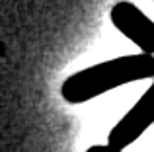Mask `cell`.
Masks as SVG:
<instances>
[{
  "mask_svg": "<svg viewBox=\"0 0 154 152\" xmlns=\"http://www.w3.org/2000/svg\"><path fill=\"white\" fill-rule=\"evenodd\" d=\"M109 20L119 33L133 41L140 53L154 55V22L133 2H117L109 12Z\"/></svg>",
  "mask_w": 154,
  "mask_h": 152,
  "instance_id": "cell-3",
  "label": "cell"
},
{
  "mask_svg": "<svg viewBox=\"0 0 154 152\" xmlns=\"http://www.w3.org/2000/svg\"><path fill=\"white\" fill-rule=\"evenodd\" d=\"M86 152H121V150H115V148H111V146H107V144H92Z\"/></svg>",
  "mask_w": 154,
  "mask_h": 152,
  "instance_id": "cell-4",
  "label": "cell"
},
{
  "mask_svg": "<svg viewBox=\"0 0 154 152\" xmlns=\"http://www.w3.org/2000/svg\"><path fill=\"white\" fill-rule=\"evenodd\" d=\"M154 123V80L146 88L143 96L137 99V103L113 125L107 135V146L115 150H125L131 146L140 135Z\"/></svg>",
  "mask_w": 154,
  "mask_h": 152,
  "instance_id": "cell-2",
  "label": "cell"
},
{
  "mask_svg": "<svg viewBox=\"0 0 154 152\" xmlns=\"http://www.w3.org/2000/svg\"><path fill=\"white\" fill-rule=\"evenodd\" d=\"M139 80H154V55H125L82 68L63 82L60 96L66 103L78 105Z\"/></svg>",
  "mask_w": 154,
  "mask_h": 152,
  "instance_id": "cell-1",
  "label": "cell"
}]
</instances>
